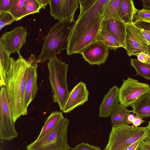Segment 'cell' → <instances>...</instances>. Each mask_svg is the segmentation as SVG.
<instances>
[{
	"label": "cell",
	"instance_id": "6da1fadb",
	"mask_svg": "<svg viewBox=\"0 0 150 150\" xmlns=\"http://www.w3.org/2000/svg\"><path fill=\"white\" fill-rule=\"evenodd\" d=\"M15 60L10 58L11 65L7 74V96L12 117L15 122L21 116L28 114L25 103V91L30 61L24 59L20 53Z\"/></svg>",
	"mask_w": 150,
	"mask_h": 150
},
{
	"label": "cell",
	"instance_id": "8992f818",
	"mask_svg": "<svg viewBox=\"0 0 150 150\" xmlns=\"http://www.w3.org/2000/svg\"><path fill=\"white\" fill-rule=\"evenodd\" d=\"M69 121L64 117L41 139L35 140L26 147L27 150H69L67 131Z\"/></svg>",
	"mask_w": 150,
	"mask_h": 150
},
{
	"label": "cell",
	"instance_id": "9c48e42d",
	"mask_svg": "<svg viewBox=\"0 0 150 150\" xmlns=\"http://www.w3.org/2000/svg\"><path fill=\"white\" fill-rule=\"evenodd\" d=\"M150 44L142 33L141 29L137 26L133 22L126 24L124 48L129 57L137 56L142 52H145L147 46Z\"/></svg>",
	"mask_w": 150,
	"mask_h": 150
},
{
	"label": "cell",
	"instance_id": "836d02e7",
	"mask_svg": "<svg viewBox=\"0 0 150 150\" xmlns=\"http://www.w3.org/2000/svg\"><path fill=\"white\" fill-rule=\"evenodd\" d=\"M134 24L139 28L144 30L150 31V23L141 21H134Z\"/></svg>",
	"mask_w": 150,
	"mask_h": 150
},
{
	"label": "cell",
	"instance_id": "cb8c5ba5",
	"mask_svg": "<svg viewBox=\"0 0 150 150\" xmlns=\"http://www.w3.org/2000/svg\"><path fill=\"white\" fill-rule=\"evenodd\" d=\"M61 112L54 111L52 112L46 120L38 137L35 140H38L52 129L57 122L64 118Z\"/></svg>",
	"mask_w": 150,
	"mask_h": 150
},
{
	"label": "cell",
	"instance_id": "d6986e66",
	"mask_svg": "<svg viewBox=\"0 0 150 150\" xmlns=\"http://www.w3.org/2000/svg\"><path fill=\"white\" fill-rule=\"evenodd\" d=\"M95 41L101 42L105 44L109 49L116 50L122 47L107 28L103 20L100 28Z\"/></svg>",
	"mask_w": 150,
	"mask_h": 150
},
{
	"label": "cell",
	"instance_id": "484cf974",
	"mask_svg": "<svg viewBox=\"0 0 150 150\" xmlns=\"http://www.w3.org/2000/svg\"><path fill=\"white\" fill-rule=\"evenodd\" d=\"M25 0H14L10 12L17 21L26 16L25 8Z\"/></svg>",
	"mask_w": 150,
	"mask_h": 150
},
{
	"label": "cell",
	"instance_id": "ba28073f",
	"mask_svg": "<svg viewBox=\"0 0 150 150\" xmlns=\"http://www.w3.org/2000/svg\"><path fill=\"white\" fill-rule=\"evenodd\" d=\"M148 84L130 77L123 80L119 88L118 100L125 107L131 105L141 96L149 91Z\"/></svg>",
	"mask_w": 150,
	"mask_h": 150
},
{
	"label": "cell",
	"instance_id": "f35d334b",
	"mask_svg": "<svg viewBox=\"0 0 150 150\" xmlns=\"http://www.w3.org/2000/svg\"><path fill=\"white\" fill-rule=\"evenodd\" d=\"M141 1L143 3V8L150 10V0H142Z\"/></svg>",
	"mask_w": 150,
	"mask_h": 150
},
{
	"label": "cell",
	"instance_id": "7bdbcfd3",
	"mask_svg": "<svg viewBox=\"0 0 150 150\" xmlns=\"http://www.w3.org/2000/svg\"><path fill=\"white\" fill-rule=\"evenodd\" d=\"M138 21H145L148 22L150 23V18H147V19H142L139 20H137Z\"/></svg>",
	"mask_w": 150,
	"mask_h": 150
},
{
	"label": "cell",
	"instance_id": "2e32d148",
	"mask_svg": "<svg viewBox=\"0 0 150 150\" xmlns=\"http://www.w3.org/2000/svg\"><path fill=\"white\" fill-rule=\"evenodd\" d=\"M104 20L103 16L95 22L83 35L73 52V54L81 53L83 50L91 43L95 42L100 28Z\"/></svg>",
	"mask_w": 150,
	"mask_h": 150
},
{
	"label": "cell",
	"instance_id": "5b68a950",
	"mask_svg": "<svg viewBox=\"0 0 150 150\" xmlns=\"http://www.w3.org/2000/svg\"><path fill=\"white\" fill-rule=\"evenodd\" d=\"M149 136L150 129L147 127L112 126L108 144L103 150H125L135 142Z\"/></svg>",
	"mask_w": 150,
	"mask_h": 150
},
{
	"label": "cell",
	"instance_id": "ee69618b",
	"mask_svg": "<svg viewBox=\"0 0 150 150\" xmlns=\"http://www.w3.org/2000/svg\"><path fill=\"white\" fill-rule=\"evenodd\" d=\"M147 127L149 129H150V120L149 121Z\"/></svg>",
	"mask_w": 150,
	"mask_h": 150
},
{
	"label": "cell",
	"instance_id": "30bf717a",
	"mask_svg": "<svg viewBox=\"0 0 150 150\" xmlns=\"http://www.w3.org/2000/svg\"><path fill=\"white\" fill-rule=\"evenodd\" d=\"M79 4L78 0H50V14L59 21L74 23V15Z\"/></svg>",
	"mask_w": 150,
	"mask_h": 150
},
{
	"label": "cell",
	"instance_id": "9a60e30c",
	"mask_svg": "<svg viewBox=\"0 0 150 150\" xmlns=\"http://www.w3.org/2000/svg\"><path fill=\"white\" fill-rule=\"evenodd\" d=\"M119 88L116 86L111 88L104 96L99 107V116L108 117L119 105Z\"/></svg>",
	"mask_w": 150,
	"mask_h": 150
},
{
	"label": "cell",
	"instance_id": "4fadbf2b",
	"mask_svg": "<svg viewBox=\"0 0 150 150\" xmlns=\"http://www.w3.org/2000/svg\"><path fill=\"white\" fill-rule=\"evenodd\" d=\"M88 94L86 84L80 82L69 92L62 112H69L75 108L83 105L88 101Z\"/></svg>",
	"mask_w": 150,
	"mask_h": 150
},
{
	"label": "cell",
	"instance_id": "ab89813d",
	"mask_svg": "<svg viewBox=\"0 0 150 150\" xmlns=\"http://www.w3.org/2000/svg\"><path fill=\"white\" fill-rule=\"evenodd\" d=\"M135 117L134 115L132 114H130L128 115L127 117V121L129 125L131 123H132Z\"/></svg>",
	"mask_w": 150,
	"mask_h": 150
},
{
	"label": "cell",
	"instance_id": "1f68e13d",
	"mask_svg": "<svg viewBox=\"0 0 150 150\" xmlns=\"http://www.w3.org/2000/svg\"><path fill=\"white\" fill-rule=\"evenodd\" d=\"M14 0H0V12H9Z\"/></svg>",
	"mask_w": 150,
	"mask_h": 150
},
{
	"label": "cell",
	"instance_id": "4316f807",
	"mask_svg": "<svg viewBox=\"0 0 150 150\" xmlns=\"http://www.w3.org/2000/svg\"><path fill=\"white\" fill-rule=\"evenodd\" d=\"M26 16L39 13L42 8L37 0H25V4Z\"/></svg>",
	"mask_w": 150,
	"mask_h": 150
},
{
	"label": "cell",
	"instance_id": "b9f144b4",
	"mask_svg": "<svg viewBox=\"0 0 150 150\" xmlns=\"http://www.w3.org/2000/svg\"><path fill=\"white\" fill-rule=\"evenodd\" d=\"M145 53L150 55V44L147 46Z\"/></svg>",
	"mask_w": 150,
	"mask_h": 150
},
{
	"label": "cell",
	"instance_id": "7c38bea8",
	"mask_svg": "<svg viewBox=\"0 0 150 150\" xmlns=\"http://www.w3.org/2000/svg\"><path fill=\"white\" fill-rule=\"evenodd\" d=\"M109 50L103 43L95 41L86 46L80 54L90 64L100 66L104 64L108 57Z\"/></svg>",
	"mask_w": 150,
	"mask_h": 150
},
{
	"label": "cell",
	"instance_id": "3957f363",
	"mask_svg": "<svg viewBox=\"0 0 150 150\" xmlns=\"http://www.w3.org/2000/svg\"><path fill=\"white\" fill-rule=\"evenodd\" d=\"M73 24L59 21L50 28L45 37L41 52L36 58L38 63L53 58L63 49Z\"/></svg>",
	"mask_w": 150,
	"mask_h": 150
},
{
	"label": "cell",
	"instance_id": "7402d4cb",
	"mask_svg": "<svg viewBox=\"0 0 150 150\" xmlns=\"http://www.w3.org/2000/svg\"><path fill=\"white\" fill-rule=\"evenodd\" d=\"M10 54L0 44V84L5 87L7 73L11 65Z\"/></svg>",
	"mask_w": 150,
	"mask_h": 150
},
{
	"label": "cell",
	"instance_id": "5bb4252c",
	"mask_svg": "<svg viewBox=\"0 0 150 150\" xmlns=\"http://www.w3.org/2000/svg\"><path fill=\"white\" fill-rule=\"evenodd\" d=\"M30 61L25 91V103L28 108L34 100L38 91L37 69L38 63L36 58L32 54L29 58Z\"/></svg>",
	"mask_w": 150,
	"mask_h": 150
},
{
	"label": "cell",
	"instance_id": "83f0119b",
	"mask_svg": "<svg viewBox=\"0 0 150 150\" xmlns=\"http://www.w3.org/2000/svg\"><path fill=\"white\" fill-rule=\"evenodd\" d=\"M15 21L12 14L9 12H0V30L5 26L11 24Z\"/></svg>",
	"mask_w": 150,
	"mask_h": 150
},
{
	"label": "cell",
	"instance_id": "7dc6e473",
	"mask_svg": "<svg viewBox=\"0 0 150 150\" xmlns=\"http://www.w3.org/2000/svg\"><path fill=\"white\" fill-rule=\"evenodd\" d=\"M149 64V65H150V64Z\"/></svg>",
	"mask_w": 150,
	"mask_h": 150
},
{
	"label": "cell",
	"instance_id": "e0dca14e",
	"mask_svg": "<svg viewBox=\"0 0 150 150\" xmlns=\"http://www.w3.org/2000/svg\"><path fill=\"white\" fill-rule=\"evenodd\" d=\"M104 21L107 28L113 36L122 47L125 48L126 24L122 21L114 19Z\"/></svg>",
	"mask_w": 150,
	"mask_h": 150
},
{
	"label": "cell",
	"instance_id": "4dcf8cb0",
	"mask_svg": "<svg viewBox=\"0 0 150 150\" xmlns=\"http://www.w3.org/2000/svg\"><path fill=\"white\" fill-rule=\"evenodd\" d=\"M72 150H102L99 147L92 145L87 143H81L72 149Z\"/></svg>",
	"mask_w": 150,
	"mask_h": 150
},
{
	"label": "cell",
	"instance_id": "bcb514c9",
	"mask_svg": "<svg viewBox=\"0 0 150 150\" xmlns=\"http://www.w3.org/2000/svg\"><path fill=\"white\" fill-rule=\"evenodd\" d=\"M149 92H150V88H149Z\"/></svg>",
	"mask_w": 150,
	"mask_h": 150
},
{
	"label": "cell",
	"instance_id": "603a6c76",
	"mask_svg": "<svg viewBox=\"0 0 150 150\" xmlns=\"http://www.w3.org/2000/svg\"><path fill=\"white\" fill-rule=\"evenodd\" d=\"M122 20L126 24L131 23L136 14L137 9L132 0H121Z\"/></svg>",
	"mask_w": 150,
	"mask_h": 150
},
{
	"label": "cell",
	"instance_id": "f546056e",
	"mask_svg": "<svg viewBox=\"0 0 150 150\" xmlns=\"http://www.w3.org/2000/svg\"><path fill=\"white\" fill-rule=\"evenodd\" d=\"M150 18V10L144 8L141 10L137 9L134 17L135 19V21Z\"/></svg>",
	"mask_w": 150,
	"mask_h": 150
},
{
	"label": "cell",
	"instance_id": "ffe728a7",
	"mask_svg": "<svg viewBox=\"0 0 150 150\" xmlns=\"http://www.w3.org/2000/svg\"><path fill=\"white\" fill-rule=\"evenodd\" d=\"M104 20L114 19L122 21L121 0H109L104 10Z\"/></svg>",
	"mask_w": 150,
	"mask_h": 150
},
{
	"label": "cell",
	"instance_id": "8fae6325",
	"mask_svg": "<svg viewBox=\"0 0 150 150\" xmlns=\"http://www.w3.org/2000/svg\"><path fill=\"white\" fill-rule=\"evenodd\" d=\"M27 35L25 28L18 26L3 34L0 38V44L10 54L15 52L19 54L20 50L26 42Z\"/></svg>",
	"mask_w": 150,
	"mask_h": 150
},
{
	"label": "cell",
	"instance_id": "d6a6232c",
	"mask_svg": "<svg viewBox=\"0 0 150 150\" xmlns=\"http://www.w3.org/2000/svg\"><path fill=\"white\" fill-rule=\"evenodd\" d=\"M137 56V59L142 63L146 64H150V55L145 52H142Z\"/></svg>",
	"mask_w": 150,
	"mask_h": 150
},
{
	"label": "cell",
	"instance_id": "f1b7e54d",
	"mask_svg": "<svg viewBox=\"0 0 150 150\" xmlns=\"http://www.w3.org/2000/svg\"><path fill=\"white\" fill-rule=\"evenodd\" d=\"M96 0H78L80 5V12L81 14L90 8Z\"/></svg>",
	"mask_w": 150,
	"mask_h": 150
},
{
	"label": "cell",
	"instance_id": "277c9868",
	"mask_svg": "<svg viewBox=\"0 0 150 150\" xmlns=\"http://www.w3.org/2000/svg\"><path fill=\"white\" fill-rule=\"evenodd\" d=\"M47 65L53 100L54 102L58 103L60 110L62 111L69 93L67 81L69 65L56 56L49 60Z\"/></svg>",
	"mask_w": 150,
	"mask_h": 150
},
{
	"label": "cell",
	"instance_id": "7a4b0ae2",
	"mask_svg": "<svg viewBox=\"0 0 150 150\" xmlns=\"http://www.w3.org/2000/svg\"><path fill=\"white\" fill-rule=\"evenodd\" d=\"M109 1L96 0L90 8L79 14L71 28L65 48L67 55L73 54L74 50L83 35L95 22L103 16L105 7Z\"/></svg>",
	"mask_w": 150,
	"mask_h": 150
},
{
	"label": "cell",
	"instance_id": "60d3db41",
	"mask_svg": "<svg viewBox=\"0 0 150 150\" xmlns=\"http://www.w3.org/2000/svg\"><path fill=\"white\" fill-rule=\"evenodd\" d=\"M142 32L144 36L150 44V36L145 30L141 29Z\"/></svg>",
	"mask_w": 150,
	"mask_h": 150
},
{
	"label": "cell",
	"instance_id": "f6af8a7d",
	"mask_svg": "<svg viewBox=\"0 0 150 150\" xmlns=\"http://www.w3.org/2000/svg\"><path fill=\"white\" fill-rule=\"evenodd\" d=\"M146 32H147V33L149 34V35L150 36V31H148L146 30Z\"/></svg>",
	"mask_w": 150,
	"mask_h": 150
},
{
	"label": "cell",
	"instance_id": "d590c367",
	"mask_svg": "<svg viewBox=\"0 0 150 150\" xmlns=\"http://www.w3.org/2000/svg\"><path fill=\"white\" fill-rule=\"evenodd\" d=\"M144 139H140L135 142L129 146L125 150H139L141 143Z\"/></svg>",
	"mask_w": 150,
	"mask_h": 150
},
{
	"label": "cell",
	"instance_id": "e575fe53",
	"mask_svg": "<svg viewBox=\"0 0 150 150\" xmlns=\"http://www.w3.org/2000/svg\"><path fill=\"white\" fill-rule=\"evenodd\" d=\"M139 150H150V136L146 137L142 140Z\"/></svg>",
	"mask_w": 150,
	"mask_h": 150
},
{
	"label": "cell",
	"instance_id": "d4e9b609",
	"mask_svg": "<svg viewBox=\"0 0 150 150\" xmlns=\"http://www.w3.org/2000/svg\"><path fill=\"white\" fill-rule=\"evenodd\" d=\"M131 65L135 70L136 75L150 80V65L143 63L137 59H131Z\"/></svg>",
	"mask_w": 150,
	"mask_h": 150
},
{
	"label": "cell",
	"instance_id": "ac0fdd59",
	"mask_svg": "<svg viewBox=\"0 0 150 150\" xmlns=\"http://www.w3.org/2000/svg\"><path fill=\"white\" fill-rule=\"evenodd\" d=\"M132 112L142 118L150 117V93H144L132 105Z\"/></svg>",
	"mask_w": 150,
	"mask_h": 150
},
{
	"label": "cell",
	"instance_id": "8d00e7d4",
	"mask_svg": "<svg viewBox=\"0 0 150 150\" xmlns=\"http://www.w3.org/2000/svg\"><path fill=\"white\" fill-rule=\"evenodd\" d=\"M144 122L145 121L142 119V118L136 115L132 122V125L136 127H138Z\"/></svg>",
	"mask_w": 150,
	"mask_h": 150
},
{
	"label": "cell",
	"instance_id": "44dd1931",
	"mask_svg": "<svg viewBox=\"0 0 150 150\" xmlns=\"http://www.w3.org/2000/svg\"><path fill=\"white\" fill-rule=\"evenodd\" d=\"M132 112V110H127L124 106L120 103L110 115L112 126H118L122 125H129L127 117Z\"/></svg>",
	"mask_w": 150,
	"mask_h": 150
},
{
	"label": "cell",
	"instance_id": "74e56055",
	"mask_svg": "<svg viewBox=\"0 0 150 150\" xmlns=\"http://www.w3.org/2000/svg\"><path fill=\"white\" fill-rule=\"evenodd\" d=\"M41 5L42 8L43 9L45 8L47 5L50 3V0H37Z\"/></svg>",
	"mask_w": 150,
	"mask_h": 150
},
{
	"label": "cell",
	"instance_id": "52a82bcc",
	"mask_svg": "<svg viewBox=\"0 0 150 150\" xmlns=\"http://www.w3.org/2000/svg\"><path fill=\"white\" fill-rule=\"evenodd\" d=\"M0 94V139L11 141L18 136L16 130L11 108L7 98L5 87H1Z\"/></svg>",
	"mask_w": 150,
	"mask_h": 150
}]
</instances>
